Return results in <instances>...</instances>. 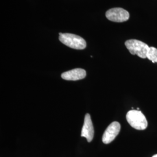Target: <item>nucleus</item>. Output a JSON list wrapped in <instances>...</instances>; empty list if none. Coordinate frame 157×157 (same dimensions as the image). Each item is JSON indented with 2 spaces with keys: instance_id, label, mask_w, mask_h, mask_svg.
<instances>
[{
  "instance_id": "20e7f679",
  "label": "nucleus",
  "mask_w": 157,
  "mask_h": 157,
  "mask_svg": "<svg viewBox=\"0 0 157 157\" xmlns=\"http://www.w3.org/2000/svg\"><path fill=\"white\" fill-rule=\"evenodd\" d=\"M107 19L115 22H124L129 20L130 15L128 12L121 8H113L106 12Z\"/></svg>"
},
{
  "instance_id": "f03ea898",
  "label": "nucleus",
  "mask_w": 157,
  "mask_h": 157,
  "mask_svg": "<svg viewBox=\"0 0 157 157\" xmlns=\"http://www.w3.org/2000/svg\"><path fill=\"white\" fill-rule=\"evenodd\" d=\"M126 119L129 124L136 130H145L148 126V122L145 116L140 111H129L126 114Z\"/></svg>"
},
{
  "instance_id": "39448f33",
  "label": "nucleus",
  "mask_w": 157,
  "mask_h": 157,
  "mask_svg": "<svg viewBox=\"0 0 157 157\" xmlns=\"http://www.w3.org/2000/svg\"><path fill=\"white\" fill-rule=\"evenodd\" d=\"M120 130V124L116 121L113 122L108 126V128L105 130L102 138V142L105 144L111 143L119 133Z\"/></svg>"
},
{
  "instance_id": "0eeeda50",
  "label": "nucleus",
  "mask_w": 157,
  "mask_h": 157,
  "mask_svg": "<svg viewBox=\"0 0 157 157\" xmlns=\"http://www.w3.org/2000/svg\"><path fill=\"white\" fill-rule=\"evenodd\" d=\"M86 76V72L84 69L76 68L67 72H63L61 75V78L66 80L76 81L84 78Z\"/></svg>"
},
{
  "instance_id": "f257e3e1",
  "label": "nucleus",
  "mask_w": 157,
  "mask_h": 157,
  "mask_svg": "<svg viewBox=\"0 0 157 157\" xmlns=\"http://www.w3.org/2000/svg\"><path fill=\"white\" fill-rule=\"evenodd\" d=\"M59 40L63 44L76 50H83L86 47V41L82 37L71 33H59Z\"/></svg>"
},
{
  "instance_id": "423d86ee",
  "label": "nucleus",
  "mask_w": 157,
  "mask_h": 157,
  "mask_svg": "<svg viewBox=\"0 0 157 157\" xmlns=\"http://www.w3.org/2000/svg\"><path fill=\"white\" fill-rule=\"evenodd\" d=\"M94 134V130L91 117L89 113H87L85 115L84 124L81 132V136L85 137L87 141L90 143L93 139Z\"/></svg>"
},
{
  "instance_id": "6e6552de",
  "label": "nucleus",
  "mask_w": 157,
  "mask_h": 157,
  "mask_svg": "<svg viewBox=\"0 0 157 157\" xmlns=\"http://www.w3.org/2000/svg\"><path fill=\"white\" fill-rule=\"evenodd\" d=\"M147 58L153 63H157V49L154 47H150L147 54Z\"/></svg>"
},
{
  "instance_id": "7ed1b4c3",
  "label": "nucleus",
  "mask_w": 157,
  "mask_h": 157,
  "mask_svg": "<svg viewBox=\"0 0 157 157\" xmlns=\"http://www.w3.org/2000/svg\"><path fill=\"white\" fill-rule=\"evenodd\" d=\"M124 44L132 55H137L143 59L147 58L150 47L145 43L138 40L131 39L127 40Z\"/></svg>"
},
{
  "instance_id": "1a4fd4ad",
  "label": "nucleus",
  "mask_w": 157,
  "mask_h": 157,
  "mask_svg": "<svg viewBox=\"0 0 157 157\" xmlns=\"http://www.w3.org/2000/svg\"><path fill=\"white\" fill-rule=\"evenodd\" d=\"M152 157H157V154H155V155H154V156Z\"/></svg>"
}]
</instances>
